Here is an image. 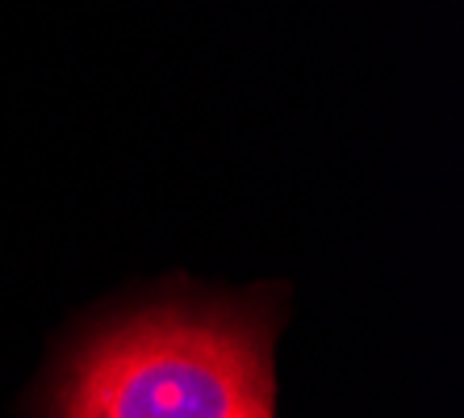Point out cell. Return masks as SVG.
Here are the masks:
<instances>
[{"instance_id":"6da1fadb","label":"cell","mask_w":464,"mask_h":418,"mask_svg":"<svg viewBox=\"0 0 464 418\" xmlns=\"http://www.w3.org/2000/svg\"><path fill=\"white\" fill-rule=\"evenodd\" d=\"M59 418H276L268 344L218 314H142L80 355Z\"/></svg>"}]
</instances>
